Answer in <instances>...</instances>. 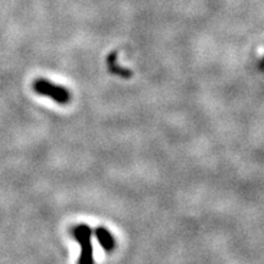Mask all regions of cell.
Here are the masks:
<instances>
[{
    "instance_id": "6da1fadb",
    "label": "cell",
    "mask_w": 264,
    "mask_h": 264,
    "mask_svg": "<svg viewBox=\"0 0 264 264\" xmlns=\"http://www.w3.org/2000/svg\"><path fill=\"white\" fill-rule=\"evenodd\" d=\"M33 91L39 96L54 100L58 104H68L71 99V93L64 86L50 82L46 78H38L34 81Z\"/></svg>"
},
{
    "instance_id": "7a4b0ae2",
    "label": "cell",
    "mask_w": 264,
    "mask_h": 264,
    "mask_svg": "<svg viewBox=\"0 0 264 264\" xmlns=\"http://www.w3.org/2000/svg\"><path fill=\"white\" fill-rule=\"evenodd\" d=\"M72 237L81 246V256L78 264H94L93 246H92V229L86 224H80L72 228Z\"/></svg>"
},
{
    "instance_id": "3957f363",
    "label": "cell",
    "mask_w": 264,
    "mask_h": 264,
    "mask_svg": "<svg viewBox=\"0 0 264 264\" xmlns=\"http://www.w3.org/2000/svg\"><path fill=\"white\" fill-rule=\"evenodd\" d=\"M94 234H96L97 240L99 241L100 246L103 247V250L106 251V252H112V251L114 250L115 248L114 236H113L112 232H110L108 229L100 226V228L96 229Z\"/></svg>"
},
{
    "instance_id": "277c9868",
    "label": "cell",
    "mask_w": 264,
    "mask_h": 264,
    "mask_svg": "<svg viewBox=\"0 0 264 264\" xmlns=\"http://www.w3.org/2000/svg\"><path fill=\"white\" fill-rule=\"evenodd\" d=\"M106 64H108V69L112 74L118 75V76L124 78L131 77L132 72L130 70H127V69L121 68V66L118 64V52H113L112 54H109L108 58H106Z\"/></svg>"
}]
</instances>
